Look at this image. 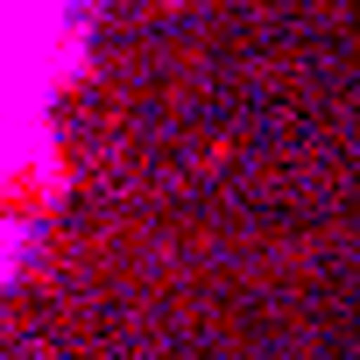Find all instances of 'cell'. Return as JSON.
Masks as SVG:
<instances>
[{"label": "cell", "mask_w": 360, "mask_h": 360, "mask_svg": "<svg viewBox=\"0 0 360 360\" xmlns=\"http://www.w3.org/2000/svg\"><path fill=\"white\" fill-rule=\"evenodd\" d=\"M92 0H8V169H29L50 148L57 99L92 57Z\"/></svg>", "instance_id": "1"}]
</instances>
